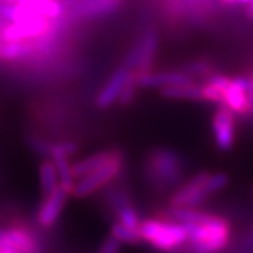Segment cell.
<instances>
[{"mask_svg":"<svg viewBox=\"0 0 253 253\" xmlns=\"http://www.w3.org/2000/svg\"><path fill=\"white\" fill-rule=\"evenodd\" d=\"M144 173L146 180L158 189H172L181 183L184 159L170 148H154L145 159Z\"/></svg>","mask_w":253,"mask_h":253,"instance_id":"cell-1","label":"cell"},{"mask_svg":"<svg viewBox=\"0 0 253 253\" xmlns=\"http://www.w3.org/2000/svg\"><path fill=\"white\" fill-rule=\"evenodd\" d=\"M189 235V245L194 253H214L224 249L229 236V224L224 218L214 217L204 224H183Z\"/></svg>","mask_w":253,"mask_h":253,"instance_id":"cell-2","label":"cell"},{"mask_svg":"<svg viewBox=\"0 0 253 253\" xmlns=\"http://www.w3.org/2000/svg\"><path fill=\"white\" fill-rule=\"evenodd\" d=\"M139 231L144 241L163 252H173L189 241L187 231L183 224L172 219H146L141 222Z\"/></svg>","mask_w":253,"mask_h":253,"instance_id":"cell-3","label":"cell"},{"mask_svg":"<svg viewBox=\"0 0 253 253\" xmlns=\"http://www.w3.org/2000/svg\"><path fill=\"white\" fill-rule=\"evenodd\" d=\"M158 48H159V33L155 27L148 26L144 28L139 38L128 51L123 65L129 71H134L139 75L151 72L155 56L158 54Z\"/></svg>","mask_w":253,"mask_h":253,"instance_id":"cell-4","label":"cell"},{"mask_svg":"<svg viewBox=\"0 0 253 253\" xmlns=\"http://www.w3.org/2000/svg\"><path fill=\"white\" fill-rule=\"evenodd\" d=\"M123 166H124V152L120 149H113L109 162L90 174L76 180L72 196L76 199H84L89 197L94 191L106 187L110 181L114 180L120 174Z\"/></svg>","mask_w":253,"mask_h":253,"instance_id":"cell-5","label":"cell"},{"mask_svg":"<svg viewBox=\"0 0 253 253\" xmlns=\"http://www.w3.org/2000/svg\"><path fill=\"white\" fill-rule=\"evenodd\" d=\"M249 76L231 78L229 83L222 91L221 104L239 117L253 116V101L249 93Z\"/></svg>","mask_w":253,"mask_h":253,"instance_id":"cell-6","label":"cell"},{"mask_svg":"<svg viewBox=\"0 0 253 253\" xmlns=\"http://www.w3.org/2000/svg\"><path fill=\"white\" fill-rule=\"evenodd\" d=\"M211 173L200 172L199 174L193 176L189 181H186L180 189L173 194L172 206L176 207H190L196 208L201 206L210 197L206 183Z\"/></svg>","mask_w":253,"mask_h":253,"instance_id":"cell-7","label":"cell"},{"mask_svg":"<svg viewBox=\"0 0 253 253\" xmlns=\"http://www.w3.org/2000/svg\"><path fill=\"white\" fill-rule=\"evenodd\" d=\"M211 126H212V135L217 149H219L221 152H229L235 145V114L226 107L218 106V110L212 116Z\"/></svg>","mask_w":253,"mask_h":253,"instance_id":"cell-8","label":"cell"},{"mask_svg":"<svg viewBox=\"0 0 253 253\" xmlns=\"http://www.w3.org/2000/svg\"><path fill=\"white\" fill-rule=\"evenodd\" d=\"M0 245L10 246L18 253H41L40 241L37 235L26 224L13 222L4 229Z\"/></svg>","mask_w":253,"mask_h":253,"instance_id":"cell-9","label":"cell"},{"mask_svg":"<svg viewBox=\"0 0 253 253\" xmlns=\"http://www.w3.org/2000/svg\"><path fill=\"white\" fill-rule=\"evenodd\" d=\"M197 83L186 71H161V72H148L139 76L141 89H159L172 87L179 84H193Z\"/></svg>","mask_w":253,"mask_h":253,"instance_id":"cell-10","label":"cell"},{"mask_svg":"<svg viewBox=\"0 0 253 253\" xmlns=\"http://www.w3.org/2000/svg\"><path fill=\"white\" fill-rule=\"evenodd\" d=\"M68 197L69 193L62 186H59L51 194L44 197V201L37 212V222L40 224V226L48 229L55 225V222L59 219V215L62 214Z\"/></svg>","mask_w":253,"mask_h":253,"instance_id":"cell-11","label":"cell"},{"mask_svg":"<svg viewBox=\"0 0 253 253\" xmlns=\"http://www.w3.org/2000/svg\"><path fill=\"white\" fill-rule=\"evenodd\" d=\"M129 73H131V71L126 68L124 65L117 68L114 72L111 73V76L107 79L106 84L97 93V97H96V107L97 109H109L113 104L118 103V99L123 93V89H124L126 81H128Z\"/></svg>","mask_w":253,"mask_h":253,"instance_id":"cell-12","label":"cell"},{"mask_svg":"<svg viewBox=\"0 0 253 253\" xmlns=\"http://www.w3.org/2000/svg\"><path fill=\"white\" fill-rule=\"evenodd\" d=\"M231 78L226 75L221 73H214L212 76H210L208 79L204 81V84L201 86V93H203V101L208 103H215L221 104V97H222V91L226 87V84L229 83Z\"/></svg>","mask_w":253,"mask_h":253,"instance_id":"cell-13","label":"cell"},{"mask_svg":"<svg viewBox=\"0 0 253 253\" xmlns=\"http://www.w3.org/2000/svg\"><path fill=\"white\" fill-rule=\"evenodd\" d=\"M111 151H101V152H96V154L90 155L84 159H81L76 163H73V174L76 177V180H79L82 177L90 174L94 170H97L99 168H101L103 165L109 162V159L111 158Z\"/></svg>","mask_w":253,"mask_h":253,"instance_id":"cell-14","label":"cell"},{"mask_svg":"<svg viewBox=\"0 0 253 253\" xmlns=\"http://www.w3.org/2000/svg\"><path fill=\"white\" fill-rule=\"evenodd\" d=\"M163 99L169 100H186V101H203L201 86L197 83L193 84H179L172 87H165L159 90Z\"/></svg>","mask_w":253,"mask_h":253,"instance_id":"cell-15","label":"cell"},{"mask_svg":"<svg viewBox=\"0 0 253 253\" xmlns=\"http://www.w3.org/2000/svg\"><path fill=\"white\" fill-rule=\"evenodd\" d=\"M40 184L44 197L59 187V177L52 159H45L40 165Z\"/></svg>","mask_w":253,"mask_h":253,"instance_id":"cell-16","label":"cell"},{"mask_svg":"<svg viewBox=\"0 0 253 253\" xmlns=\"http://www.w3.org/2000/svg\"><path fill=\"white\" fill-rule=\"evenodd\" d=\"M169 215L173 221L180 222V224H204L214 217L211 214L201 212V211H197L194 208L176 207V206L170 208Z\"/></svg>","mask_w":253,"mask_h":253,"instance_id":"cell-17","label":"cell"},{"mask_svg":"<svg viewBox=\"0 0 253 253\" xmlns=\"http://www.w3.org/2000/svg\"><path fill=\"white\" fill-rule=\"evenodd\" d=\"M33 51L30 42H23V41H10V42H3L1 46V61L6 62H17L21 61Z\"/></svg>","mask_w":253,"mask_h":253,"instance_id":"cell-18","label":"cell"},{"mask_svg":"<svg viewBox=\"0 0 253 253\" xmlns=\"http://www.w3.org/2000/svg\"><path fill=\"white\" fill-rule=\"evenodd\" d=\"M52 161H54L56 172H58L59 186H62L69 194H72L75 184H76V177L73 174V163L69 162L68 158H58V159H52Z\"/></svg>","mask_w":253,"mask_h":253,"instance_id":"cell-19","label":"cell"},{"mask_svg":"<svg viewBox=\"0 0 253 253\" xmlns=\"http://www.w3.org/2000/svg\"><path fill=\"white\" fill-rule=\"evenodd\" d=\"M183 71H186V72L189 73L190 76L193 78V79H203V81H206L208 79L210 76H212L215 72V66H214V63L210 62L208 59H197V61H193V62L187 63L184 68H183Z\"/></svg>","mask_w":253,"mask_h":253,"instance_id":"cell-20","label":"cell"},{"mask_svg":"<svg viewBox=\"0 0 253 253\" xmlns=\"http://www.w3.org/2000/svg\"><path fill=\"white\" fill-rule=\"evenodd\" d=\"M79 152V145L72 141H62L49 145V159H58V158H68L71 159Z\"/></svg>","mask_w":253,"mask_h":253,"instance_id":"cell-21","label":"cell"},{"mask_svg":"<svg viewBox=\"0 0 253 253\" xmlns=\"http://www.w3.org/2000/svg\"><path fill=\"white\" fill-rule=\"evenodd\" d=\"M139 76H141L139 73L131 71L129 76H128V81H126V86H124V89H123V93H121V96H120V99H118V104H120V106L126 107V106L132 103V100L135 97L138 89H141V86H139Z\"/></svg>","mask_w":253,"mask_h":253,"instance_id":"cell-22","label":"cell"},{"mask_svg":"<svg viewBox=\"0 0 253 253\" xmlns=\"http://www.w3.org/2000/svg\"><path fill=\"white\" fill-rule=\"evenodd\" d=\"M111 235L117 238L118 241L123 244H138L139 241H142V235H141L139 229H131L121 222H117L113 225Z\"/></svg>","mask_w":253,"mask_h":253,"instance_id":"cell-23","label":"cell"},{"mask_svg":"<svg viewBox=\"0 0 253 253\" xmlns=\"http://www.w3.org/2000/svg\"><path fill=\"white\" fill-rule=\"evenodd\" d=\"M116 212H117V217L121 224H124V225L131 228V229H139L141 228L139 217H138L136 211L132 208L131 204H126L124 207H121Z\"/></svg>","mask_w":253,"mask_h":253,"instance_id":"cell-24","label":"cell"},{"mask_svg":"<svg viewBox=\"0 0 253 253\" xmlns=\"http://www.w3.org/2000/svg\"><path fill=\"white\" fill-rule=\"evenodd\" d=\"M229 183V177L226 173H214V174H210L207 183H206V187L207 191L211 194H215L219 190L225 189Z\"/></svg>","mask_w":253,"mask_h":253,"instance_id":"cell-25","label":"cell"},{"mask_svg":"<svg viewBox=\"0 0 253 253\" xmlns=\"http://www.w3.org/2000/svg\"><path fill=\"white\" fill-rule=\"evenodd\" d=\"M120 244L121 242L118 241L117 238H114V236L111 235L103 242L99 253H118L120 252Z\"/></svg>","mask_w":253,"mask_h":253,"instance_id":"cell-26","label":"cell"},{"mask_svg":"<svg viewBox=\"0 0 253 253\" xmlns=\"http://www.w3.org/2000/svg\"><path fill=\"white\" fill-rule=\"evenodd\" d=\"M244 252L246 253H253V234L249 235L245 239L244 244Z\"/></svg>","mask_w":253,"mask_h":253,"instance_id":"cell-27","label":"cell"},{"mask_svg":"<svg viewBox=\"0 0 253 253\" xmlns=\"http://www.w3.org/2000/svg\"><path fill=\"white\" fill-rule=\"evenodd\" d=\"M219 3L224 6H235V4H239V0H219Z\"/></svg>","mask_w":253,"mask_h":253,"instance_id":"cell-28","label":"cell"},{"mask_svg":"<svg viewBox=\"0 0 253 253\" xmlns=\"http://www.w3.org/2000/svg\"><path fill=\"white\" fill-rule=\"evenodd\" d=\"M1 3H16L17 0H0Z\"/></svg>","mask_w":253,"mask_h":253,"instance_id":"cell-29","label":"cell"},{"mask_svg":"<svg viewBox=\"0 0 253 253\" xmlns=\"http://www.w3.org/2000/svg\"><path fill=\"white\" fill-rule=\"evenodd\" d=\"M0 41H1V34H0Z\"/></svg>","mask_w":253,"mask_h":253,"instance_id":"cell-30","label":"cell"},{"mask_svg":"<svg viewBox=\"0 0 253 253\" xmlns=\"http://www.w3.org/2000/svg\"><path fill=\"white\" fill-rule=\"evenodd\" d=\"M251 97H252V101H253V94H252V96H251Z\"/></svg>","mask_w":253,"mask_h":253,"instance_id":"cell-31","label":"cell"},{"mask_svg":"<svg viewBox=\"0 0 253 253\" xmlns=\"http://www.w3.org/2000/svg\"><path fill=\"white\" fill-rule=\"evenodd\" d=\"M252 194H253V186H252Z\"/></svg>","mask_w":253,"mask_h":253,"instance_id":"cell-32","label":"cell"}]
</instances>
